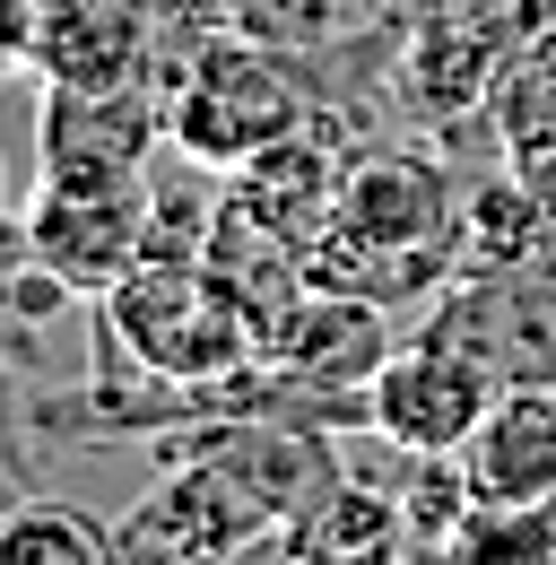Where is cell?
I'll return each instance as SVG.
<instances>
[{
  "instance_id": "ac0fdd59",
  "label": "cell",
  "mask_w": 556,
  "mask_h": 565,
  "mask_svg": "<svg viewBox=\"0 0 556 565\" xmlns=\"http://www.w3.org/2000/svg\"><path fill=\"white\" fill-rule=\"evenodd\" d=\"M0 226H18V217H9V183H0Z\"/></svg>"
},
{
  "instance_id": "5bb4252c",
  "label": "cell",
  "mask_w": 556,
  "mask_h": 565,
  "mask_svg": "<svg viewBox=\"0 0 556 565\" xmlns=\"http://www.w3.org/2000/svg\"><path fill=\"white\" fill-rule=\"evenodd\" d=\"M0 565H122V540L105 522H87L78 504H9Z\"/></svg>"
},
{
  "instance_id": "4fadbf2b",
  "label": "cell",
  "mask_w": 556,
  "mask_h": 565,
  "mask_svg": "<svg viewBox=\"0 0 556 565\" xmlns=\"http://www.w3.org/2000/svg\"><path fill=\"white\" fill-rule=\"evenodd\" d=\"M539 253H548V210H539V192H531L522 174L470 192V210H461V270H452V279L513 270V262H539Z\"/></svg>"
},
{
  "instance_id": "52a82bcc",
  "label": "cell",
  "mask_w": 556,
  "mask_h": 565,
  "mask_svg": "<svg viewBox=\"0 0 556 565\" xmlns=\"http://www.w3.org/2000/svg\"><path fill=\"white\" fill-rule=\"evenodd\" d=\"M157 131H165V105H148L139 78L131 87H44L35 148H44V174L62 183H139Z\"/></svg>"
},
{
  "instance_id": "277c9868",
  "label": "cell",
  "mask_w": 556,
  "mask_h": 565,
  "mask_svg": "<svg viewBox=\"0 0 556 565\" xmlns=\"http://www.w3.org/2000/svg\"><path fill=\"white\" fill-rule=\"evenodd\" d=\"M148 210H157V183H148V174H139V183H62V174H44L18 235H26V253H35L53 279H70L96 305L114 279L139 270Z\"/></svg>"
},
{
  "instance_id": "ba28073f",
  "label": "cell",
  "mask_w": 556,
  "mask_h": 565,
  "mask_svg": "<svg viewBox=\"0 0 556 565\" xmlns=\"http://www.w3.org/2000/svg\"><path fill=\"white\" fill-rule=\"evenodd\" d=\"M392 356L383 305L374 296H340V287H304L270 331H261V365L313 392H365V374Z\"/></svg>"
},
{
  "instance_id": "8992f818",
  "label": "cell",
  "mask_w": 556,
  "mask_h": 565,
  "mask_svg": "<svg viewBox=\"0 0 556 565\" xmlns=\"http://www.w3.org/2000/svg\"><path fill=\"white\" fill-rule=\"evenodd\" d=\"M426 331L470 349L495 383H556V262L539 253V262H513V270L452 279Z\"/></svg>"
},
{
  "instance_id": "e0dca14e",
  "label": "cell",
  "mask_w": 556,
  "mask_h": 565,
  "mask_svg": "<svg viewBox=\"0 0 556 565\" xmlns=\"http://www.w3.org/2000/svg\"><path fill=\"white\" fill-rule=\"evenodd\" d=\"M400 565H470V557H452V548H409Z\"/></svg>"
},
{
  "instance_id": "2e32d148",
  "label": "cell",
  "mask_w": 556,
  "mask_h": 565,
  "mask_svg": "<svg viewBox=\"0 0 556 565\" xmlns=\"http://www.w3.org/2000/svg\"><path fill=\"white\" fill-rule=\"evenodd\" d=\"M26 426H35V401L18 392V356L0 349V470L26 479Z\"/></svg>"
},
{
  "instance_id": "7a4b0ae2",
  "label": "cell",
  "mask_w": 556,
  "mask_h": 565,
  "mask_svg": "<svg viewBox=\"0 0 556 565\" xmlns=\"http://www.w3.org/2000/svg\"><path fill=\"white\" fill-rule=\"evenodd\" d=\"M287 131H304V78L287 71L278 44L209 35L174 71V87H165V140L192 166H226L235 174L253 148L287 140Z\"/></svg>"
},
{
  "instance_id": "5b68a950",
  "label": "cell",
  "mask_w": 556,
  "mask_h": 565,
  "mask_svg": "<svg viewBox=\"0 0 556 565\" xmlns=\"http://www.w3.org/2000/svg\"><path fill=\"white\" fill-rule=\"evenodd\" d=\"M495 401V374L470 349L417 331L409 349H392L365 374V435L392 444V452H461L470 426Z\"/></svg>"
},
{
  "instance_id": "3957f363",
  "label": "cell",
  "mask_w": 556,
  "mask_h": 565,
  "mask_svg": "<svg viewBox=\"0 0 556 565\" xmlns=\"http://www.w3.org/2000/svg\"><path fill=\"white\" fill-rule=\"evenodd\" d=\"M165 461L174 470L114 522L122 565H226L235 548H253L261 531H278V513L226 461H209V452H165Z\"/></svg>"
},
{
  "instance_id": "ffe728a7",
  "label": "cell",
  "mask_w": 556,
  "mask_h": 565,
  "mask_svg": "<svg viewBox=\"0 0 556 565\" xmlns=\"http://www.w3.org/2000/svg\"><path fill=\"white\" fill-rule=\"evenodd\" d=\"M548 513H556V495H548Z\"/></svg>"
},
{
  "instance_id": "6da1fadb",
  "label": "cell",
  "mask_w": 556,
  "mask_h": 565,
  "mask_svg": "<svg viewBox=\"0 0 556 565\" xmlns=\"http://www.w3.org/2000/svg\"><path fill=\"white\" fill-rule=\"evenodd\" d=\"M96 365L157 383H235L261 365V322L201 253H139L131 279L96 296Z\"/></svg>"
},
{
  "instance_id": "30bf717a",
  "label": "cell",
  "mask_w": 556,
  "mask_h": 565,
  "mask_svg": "<svg viewBox=\"0 0 556 565\" xmlns=\"http://www.w3.org/2000/svg\"><path fill=\"white\" fill-rule=\"evenodd\" d=\"M340 174H348V157L322 140V131H287V140L253 148V157L235 166L226 201H244L270 235H287L296 253H313V244L331 235V210H340Z\"/></svg>"
},
{
  "instance_id": "7c38bea8",
  "label": "cell",
  "mask_w": 556,
  "mask_h": 565,
  "mask_svg": "<svg viewBox=\"0 0 556 565\" xmlns=\"http://www.w3.org/2000/svg\"><path fill=\"white\" fill-rule=\"evenodd\" d=\"M26 62L53 87H131L139 78V18L122 0H53Z\"/></svg>"
},
{
  "instance_id": "9a60e30c",
  "label": "cell",
  "mask_w": 556,
  "mask_h": 565,
  "mask_svg": "<svg viewBox=\"0 0 556 565\" xmlns=\"http://www.w3.org/2000/svg\"><path fill=\"white\" fill-rule=\"evenodd\" d=\"M209 35H253V44H322L340 26V0H183Z\"/></svg>"
},
{
  "instance_id": "8fae6325",
  "label": "cell",
  "mask_w": 556,
  "mask_h": 565,
  "mask_svg": "<svg viewBox=\"0 0 556 565\" xmlns=\"http://www.w3.org/2000/svg\"><path fill=\"white\" fill-rule=\"evenodd\" d=\"M278 531H287V548H296L304 565H400L417 548L400 495H392V488H365L356 470H340L331 488L313 495L304 513H287Z\"/></svg>"
},
{
  "instance_id": "9c48e42d",
  "label": "cell",
  "mask_w": 556,
  "mask_h": 565,
  "mask_svg": "<svg viewBox=\"0 0 556 565\" xmlns=\"http://www.w3.org/2000/svg\"><path fill=\"white\" fill-rule=\"evenodd\" d=\"M479 504H548L556 495V383H495L487 418L461 444Z\"/></svg>"
},
{
  "instance_id": "d6986e66",
  "label": "cell",
  "mask_w": 556,
  "mask_h": 565,
  "mask_svg": "<svg viewBox=\"0 0 556 565\" xmlns=\"http://www.w3.org/2000/svg\"><path fill=\"white\" fill-rule=\"evenodd\" d=\"M9 62H18V53H9V44H0V71H9Z\"/></svg>"
}]
</instances>
